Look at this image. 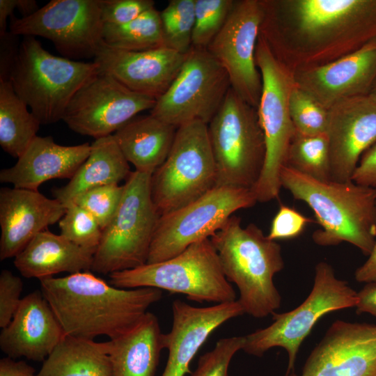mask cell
<instances>
[{
    "label": "cell",
    "mask_w": 376,
    "mask_h": 376,
    "mask_svg": "<svg viewBox=\"0 0 376 376\" xmlns=\"http://www.w3.org/2000/svg\"><path fill=\"white\" fill-rule=\"evenodd\" d=\"M259 34L292 72L376 41V0H260Z\"/></svg>",
    "instance_id": "obj_1"
},
{
    "label": "cell",
    "mask_w": 376,
    "mask_h": 376,
    "mask_svg": "<svg viewBox=\"0 0 376 376\" xmlns=\"http://www.w3.org/2000/svg\"><path fill=\"white\" fill-rule=\"evenodd\" d=\"M39 280L65 335L89 340L100 336L113 339L127 333L162 297L155 288H116L91 271Z\"/></svg>",
    "instance_id": "obj_2"
},
{
    "label": "cell",
    "mask_w": 376,
    "mask_h": 376,
    "mask_svg": "<svg viewBox=\"0 0 376 376\" xmlns=\"http://www.w3.org/2000/svg\"><path fill=\"white\" fill-rule=\"evenodd\" d=\"M281 187L294 198L306 203L313 211L321 229L313 235L320 246L343 242L368 256L376 240V189L358 185L321 181L284 166Z\"/></svg>",
    "instance_id": "obj_3"
},
{
    "label": "cell",
    "mask_w": 376,
    "mask_h": 376,
    "mask_svg": "<svg viewBox=\"0 0 376 376\" xmlns=\"http://www.w3.org/2000/svg\"><path fill=\"white\" fill-rule=\"evenodd\" d=\"M229 282L236 285L244 313L256 318L279 308L281 295L274 276L284 268L281 247L254 224L246 227L231 216L210 238Z\"/></svg>",
    "instance_id": "obj_4"
},
{
    "label": "cell",
    "mask_w": 376,
    "mask_h": 376,
    "mask_svg": "<svg viewBox=\"0 0 376 376\" xmlns=\"http://www.w3.org/2000/svg\"><path fill=\"white\" fill-rule=\"evenodd\" d=\"M99 72L94 61L53 55L35 37L24 36L8 80L41 125H47L63 120L75 93Z\"/></svg>",
    "instance_id": "obj_5"
},
{
    "label": "cell",
    "mask_w": 376,
    "mask_h": 376,
    "mask_svg": "<svg viewBox=\"0 0 376 376\" xmlns=\"http://www.w3.org/2000/svg\"><path fill=\"white\" fill-rule=\"evenodd\" d=\"M109 276V283L118 288H155L185 295L198 303L237 300L210 239L196 242L168 260L113 272Z\"/></svg>",
    "instance_id": "obj_6"
},
{
    "label": "cell",
    "mask_w": 376,
    "mask_h": 376,
    "mask_svg": "<svg viewBox=\"0 0 376 376\" xmlns=\"http://www.w3.org/2000/svg\"><path fill=\"white\" fill-rule=\"evenodd\" d=\"M207 130L216 165V187L252 189L266 154L257 109L230 88Z\"/></svg>",
    "instance_id": "obj_7"
},
{
    "label": "cell",
    "mask_w": 376,
    "mask_h": 376,
    "mask_svg": "<svg viewBox=\"0 0 376 376\" xmlns=\"http://www.w3.org/2000/svg\"><path fill=\"white\" fill-rule=\"evenodd\" d=\"M256 63L262 78L257 113L265 136L266 154L260 175L251 189L257 201L265 203L279 197L282 187L281 170L296 132L289 109L294 81L292 72L274 56L260 34Z\"/></svg>",
    "instance_id": "obj_8"
},
{
    "label": "cell",
    "mask_w": 376,
    "mask_h": 376,
    "mask_svg": "<svg viewBox=\"0 0 376 376\" xmlns=\"http://www.w3.org/2000/svg\"><path fill=\"white\" fill-rule=\"evenodd\" d=\"M151 175L132 171L118 207L102 230L91 271L102 274L134 269L147 263L160 217L151 197Z\"/></svg>",
    "instance_id": "obj_9"
},
{
    "label": "cell",
    "mask_w": 376,
    "mask_h": 376,
    "mask_svg": "<svg viewBox=\"0 0 376 376\" xmlns=\"http://www.w3.org/2000/svg\"><path fill=\"white\" fill-rule=\"evenodd\" d=\"M357 292L345 281L336 277L332 266L321 261L315 267L314 282L307 298L295 309L272 314L273 322L245 336L242 350L262 357L279 347L288 354L286 375L293 371L299 347L317 322L324 315L355 307Z\"/></svg>",
    "instance_id": "obj_10"
},
{
    "label": "cell",
    "mask_w": 376,
    "mask_h": 376,
    "mask_svg": "<svg viewBox=\"0 0 376 376\" xmlns=\"http://www.w3.org/2000/svg\"><path fill=\"white\" fill-rule=\"evenodd\" d=\"M216 183L207 124L196 120L180 126L167 158L151 175V197L157 212L161 216L185 206Z\"/></svg>",
    "instance_id": "obj_11"
},
{
    "label": "cell",
    "mask_w": 376,
    "mask_h": 376,
    "mask_svg": "<svg viewBox=\"0 0 376 376\" xmlns=\"http://www.w3.org/2000/svg\"><path fill=\"white\" fill-rule=\"evenodd\" d=\"M256 202L251 189L216 187L194 201L161 215L147 264L168 260L192 244L210 239L235 212Z\"/></svg>",
    "instance_id": "obj_12"
},
{
    "label": "cell",
    "mask_w": 376,
    "mask_h": 376,
    "mask_svg": "<svg viewBox=\"0 0 376 376\" xmlns=\"http://www.w3.org/2000/svg\"><path fill=\"white\" fill-rule=\"evenodd\" d=\"M230 88L226 70L207 49L191 47L178 75L157 100L150 114L177 128L196 120L208 124Z\"/></svg>",
    "instance_id": "obj_13"
},
{
    "label": "cell",
    "mask_w": 376,
    "mask_h": 376,
    "mask_svg": "<svg viewBox=\"0 0 376 376\" xmlns=\"http://www.w3.org/2000/svg\"><path fill=\"white\" fill-rule=\"evenodd\" d=\"M100 0H52L33 14L11 17L15 36L49 40L65 58L95 57L103 45Z\"/></svg>",
    "instance_id": "obj_14"
},
{
    "label": "cell",
    "mask_w": 376,
    "mask_h": 376,
    "mask_svg": "<svg viewBox=\"0 0 376 376\" xmlns=\"http://www.w3.org/2000/svg\"><path fill=\"white\" fill-rule=\"evenodd\" d=\"M156 101L100 72L75 93L63 120L73 132L96 139L114 134L134 116L151 110Z\"/></svg>",
    "instance_id": "obj_15"
},
{
    "label": "cell",
    "mask_w": 376,
    "mask_h": 376,
    "mask_svg": "<svg viewBox=\"0 0 376 376\" xmlns=\"http://www.w3.org/2000/svg\"><path fill=\"white\" fill-rule=\"evenodd\" d=\"M263 15L260 0L235 1L224 26L206 48L226 70L231 88L256 109L262 78L256 49Z\"/></svg>",
    "instance_id": "obj_16"
},
{
    "label": "cell",
    "mask_w": 376,
    "mask_h": 376,
    "mask_svg": "<svg viewBox=\"0 0 376 376\" xmlns=\"http://www.w3.org/2000/svg\"><path fill=\"white\" fill-rule=\"evenodd\" d=\"M301 376H376V324L334 322Z\"/></svg>",
    "instance_id": "obj_17"
},
{
    "label": "cell",
    "mask_w": 376,
    "mask_h": 376,
    "mask_svg": "<svg viewBox=\"0 0 376 376\" xmlns=\"http://www.w3.org/2000/svg\"><path fill=\"white\" fill-rule=\"evenodd\" d=\"M327 136L331 181H351L362 155L376 143V102L363 95L330 107Z\"/></svg>",
    "instance_id": "obj_18"
},
{
    "label": "cell",
    "mask_w": 376,
    "mask_h": 376,
    "mask_svg": "<svg viewBox=\"0 0 376 376\" xmlns=\"http://www.w3.org/2000/svg\"><path fill=\"white\" fill-rule=\"evenodd\" d=\"M295 84L326 109L368 95L376 81V41L322 65L292 72Z\"/></svg>",
    "instance_id": "obj_19"
},
{
    "label": "cell",
    "mask_w": 376,
    "mask_h": 376,
    "mask_svg": "<svg viewBox=\"0 0 376 376\" xmlns=\"http://www.w3.org/2000/svg\"><path fill=\"white\" fill-rule=\"evenodd\" d=\"M186 56L168 47L130 52L103 43L93 61L98 65L100 72L110 75L130 90L157 100L178 75Z\"/></svg>",
    "instance_id": "obj_20"
},
{
    "label": "cell",
    "mask_w": 376,
    "mask_h": 376,
    "mask_svg": "<svg viewBox=\"0 0 376 376\" xmlns=\"http://www.w3.org/2000/svg\"><path fill=\"white\" fill-rule=\"evenodd\" d=\"M173 324L164 334L169 355L162 376H185L198 350L212 333L228 320L242 315L244 310L238 300L196 307L180 299L172 304Z\"/></svg>",
    "instance_id": "obj_21"
},
{
    "label": "cell",
    "mask_w": 376,
    "mask_h": 376,
    "mask_svg": "<svg viewBox=\"0 0 376 376\" xmlns=\"http://www.w3.org/2000/svg\"><path fill=\"white\" fill-rule=\"evenodd\" d=\"M65 207L38 190H0V260L15 257L39 233L63 217Z\"/></svg>",
    "instance_id": "obj_22"
},
{
    "label": "cell",
    "mask_w": 376,
    "mask_h": 376,
    "mask_svg": "<svg viewBox=\"0 0 376 376\" xmlns=\"http://www.w3.org/2000/svg\"><path fill=\"white\" fill-rule=\"evenodd\" d=\"M65 334L40 290L22 299L10 322L0 334V348L12 359L44 361Z\"/></svg>",
    "instance_id": "obj_23"
},
{
    "label": "cell",
    "mask_w": 376,
    "mask_h": 376,
    "mask_svg": "<svg viewBox=\"0 0 376 376\" xmlns=\"http://www.w3.org/2000/svg\"><path fill=\"white\" fill-rule=\"evenodd\" d=\"M91 144H57L50 136H37L15 164L0 171V181L15 188L38 190L52 179H71L88 158Z\"/></svg>",
    "instance_id": "obj_24"
},
{
    "label": "cell",
    "mask_w": 376,
    "mask_h": 376,
    "mask_svg": "<svg viewBox=\"0 0 376 376\" xmlns=\"http://www.w3.org/2000/svg\"><path fill=\"white\" fill-rule=\"evenodd\" d=\"M95 251L46 229L26 244L13 263L23 276L41 279L61 272L91 271Z\"/></svg>",
    "instance_id": "obj_25"
},
{
    "label": "cell",
    "mask_w": 376,
    "mask_h": 376,
    "mask_svg": "<svg viewBox=\"0 0 376 376\" xmlns=\"http://www.w3.org/2000/svg\"><path fill=\"white\" fill-rule=\"evenodd\" d=\"M177 127L151 115H137L113 134L135 171L152 175L167 158Z\"/></svg>",
    "instance_id": "obj_26"
},
{
    "label": "cell",
    "mask_w": 376,
    "mask_h": 376,
    "mask_svg": "<svg viewBox=\"0 0 376 376\" xmlns=\"http://www.w3.org/2000/svg\"><path fill=\"white\" fill-rule=\"evenodd\" d=\"M164 334L156 315L148 312L132 329L106 342L113 376H155Z\"/></svg>",
    "instance_id": "obj_27"
},
{
    "label": "cell",
    "mask_w": 376,
    "mask_h": 376,
    "mask_svg": "<svg viewBox=\"0 0 376 376\" xmlns=\"http://www.w3.org/2000/svg\"><path fill=\"white\" fill-rule=\"evenodd\" d=\"M130 171L113 134L96 139L90 154L70 182L53 190L54 198L64 206L82 193L103 185L118 184Z\"/></svg>",
    "instance_id": "obj_28"
},
{
    "label": "cell",
    "mask_w": 376,
    "mask_h": 376,
    "mask_svg": "<svg viewBox=\"0 0 376 376\" xmlns=\"http://www.w3.org/2000/svg\"><path fill=\"white\" fill-rule=\"evenodd\" d=\"M37 376H113L107 343L65 336Z\"/></svg>",
    "instance_id": "obj_29"
},
{
    "label": "cell",
    "mask_w": 376,
    "mask_h": 376,
    "mask_svg": "<svg viewBox=\"0 0 376 376\" xmlns=\"http://www.w3.org/2000/svg\"><path fill=\"white\" fill-rule=\"evenodd\" d=\"M41 123L15 92L9 80H0V145L17 159L25 152Z\"/></svg>",
    "instance_id": "obj_30"
},
{
    "label": "cell",
    "mask_w": 376,
    "mask_h": 376,
    "mask_svg": "<svg viewBox=\"0 0 376 376\" xmlns=\"http://www.w3.org/2000/svg\"><path fill=\"white\" fill-rule=\"evenodd\" d=\"M103 42L117 49L141 52L166 47L160 13L154 7L123 24H104Z\"/></svg>",
    "instance_id": "obj_31"
},
{
    "label": "cell",
    "mask_w": 376,
    "mask_h": 376,
    "mask_svg": "<svg viewBox=\"0 0 376 376\" xmlns=\"http://www.w3.org/2000/svg\"><path fill=\"white\" fill-rule=\"evenodd\" d=\"M285 166L318 180H331L327 134L307 136L296 132L288 148Z\"/></svg>",
    "instance_id": "obj_32"
},
{
    "label": "cell",
    "mask_w": 376,
    "mask_h": 376,
    "mask_svg": "<svg viewBox=\"0 0 376 376\" xmlns=\"http://www.w3.org/2000/svg\"><path fill=\"white\" fill-rule=\"evenodd\" d=\"M166 47L186 54L191 48L195 0H171L160 12Z\"/></svg>",
    "instance_id": "obj_33"
},
{
    "label": "cell",
    "mask_w": 376,
    "mask_h": 376,
    "mask_svg": "<svg viewBox=\"0 0 376 376\" xmlns=\"http://www.w3.org/2000/svg\"><path fill=\"white\" fill-rule=\"evenodd\" d=\"M235 0H195L191 47L207 48L226 23Z\"/></svg>",
    "instance_id": "obj_34"
},
{
    "label": "cell",
    "mask_w": 376,
    "mask_h": 376,
    "mask_svg": "<svg viewBox=\"0 0 376 376\" xmlns=\"http://www.w3.org/2000/svg\"><path fill=\"white\" fill-rule=\"evenodd\" d=\"M289 109L297 132L307 136L327 134L328 110L295 83L290 95Z\"/></svg>",
    "instance_id": "obj_35"
},
{
    "label": "cell",
    "mask_w": 376,
    "mask_h": 376,
    "mask_svg": "<svg viewBox=\"0 0 376 376\" xmlns=\"http://www.w3.org/2000/svg\"><path fill=\"white\" fill-rule=\"evenodd\" d=\"M58 221L61 235L73 243L89 249H97L102 229L95 219L75 202L68 203Z\"/></svg>",
    "instance_id": "obj_36"
},
{
    "label": "cell",
    "mask_w": 376,
    "mask_h": 376,
    "mask_svg": "<svg viewBox=\"0 0 376 376\" xmlns=\"http://www.w3.org/2000/svg\"><path fill=\"white\" fill-rule=\"evenodd\" d=\"M123 191V185H107L89 189L72 201L89 212L103 230L116 213Z\"/></svg>",
    "instance_id": "obj_37"
},
{
    "label": "cell",
    "mask_w": 376,
    "mask_h": 376,
    "mask_svg": "<svg viewBox=\"0 0 376 376\" xmlns=\"http://www.w3.org/2000/svg\"><path fill=\"white\" fill-rule=\"evenodd\" d=\"M244 342V336L219 339L212 350L201 356L191 376H229L230 361L235 353L242 349Z\"/></svg>",
    "instance_id": "obj_38"
},
{
    "label": "cell",
    "mask_w": 376,
    "mask_h": 376,
    "mask_svg": "<svg viewBox=\"0 0 376 376\" xmlns=\"http://www.w3.org/2000/svg\"><path fill=\"white\" fill-rule=\"evenodd\" d=\"M104 24H123L155 7L152 0H100Z\"/></svg>",
    "instance_id": "obj_39"
},
{
    "label": "cell",
    "mask_w": 376,
    "mask_h": 376,
    "mask_svg": "<svg viewBox=\"0 0 376 376\" xmlns=\"http://www.w3.org/2000/svg\"><path fill=\"white\" fill-rule=\"evenodd\" d=\"M312 221L297 210L281 205L272 219L267 237L274 241L295 238L299 236L307 224Z\"/></svg>",
    "instance_id": "obj_40"
},
{
    "label": "cell",
    "mask_w": 376,
    "mask_h": 376,
    "mask_svg": "<svg viewBox=\"0 0 376 376\" xmlns=\"http://www.w3.org/2000/svg\"><path fill=\"white\" fill-rule=\"evenodd\" d=\"M23 283L19 276L3 269L0 274V327H6L18 309Z\"/></svg>",
    "instance_id": "obj_41"
},
{
    "label": "cell",
    "mask_w": 376,
    "mask_h": 376,
    "mask_svg": "<svg viewBox=\"0 0 376 376\" xmlns=\"http://www.w3.org/2000/svg\"><path fill=\"white\" fill-rule=\"evenodd\" d=\"M352 180L376 189V143L362 155Z\"/></svg>",
    "instance_id": "obj_42"
},
{
    "label": "cell",
    "mask_w": 376,
    "mask_h": 376,
    "mask_svg": "<svg viewBox=\"0 0 376 376\" xmlns=\"http://www.w3.org/2000/svg\"><path fill=\"white\" fill-rule=\"evenodd\" d=\"M1 38L0 80H8L9 75L17 58L19 45L17 44V36L10 31Z\"/></svg>",
    "instance_id": "obj_43"
},
{
    "label": "cell",
    "mask_w": 376,
    "mask_h": 376,
    "mask_svg": "<svg viewBox=\"0 0 376 376\" xmlns=\"http://www.w3.org/2000/svg\"><path fill=\"white\" fill-rule=\"evenodd\" d=\"M357 313H368L376 318V282L366 283L357 292Z\"/></svg>",
    "instance_id": "obj_44"
},
{
    "label": "cell",
    "mask_w": 376,
    "mask_h": 376,
    "mask_svg": "<svg viewBox=\"0 0 376 376\" xmlns=\"http://www.w3.org/2000/svg\"><path fill=\"white\" fill-rule=\"evenodd\" d=\"M0 376H37V374L24 361H15L6 357L0 360Z\"/></svg>",
    "instance_id": "obj_45"
},
{
    "label": "cell",
    "mask_w": 376,
    "mask_h": 376,
    "mask_svg": "<svg viewBox=\"0 0 376 376\" xmlns=\"http://www.w3.org/2000/svg\"><path fill=\"white\" fill-rule=\"evenodd\" d=\"M354 278L361 283L376 282V240L368 259L356 269Z\"/></svg>",
    "instance_id": "obj_46"
},
{
    "label": "cell",
    "mask_w": 376,
    "mask_h": 376,
    "mask_svg": "<svg viewBox=\"0 0 376 376\" xmlns=\"http://www.w3.org/2000/svg\"><path fill=\"white\" fill-rule=\"evenodd\" d=\"M15 8H17V0H0V36L7 33L8 17H12Z\"/></svg>",
    "instance_id": "obj_47"
},
{
    "label": "cell",
    "mask_w": 376,
    "mask_h": 376,
    "mask_svg": "<svg viewBox=\"0 0 376 376\" xmlns=\"http://www.w3.org/2000/svg\"><path fill=\"white\" fill-rule=\"evenodd\" d=\"M17 8L22 14V17L29 16L40 8L34 0H17Z\"/></svg>",
    "instance_id": "obj_48"
},
{
    "label": "cell",
    "mask_w": 376,
    "mask_h": 376,
    "mask_svg": "<svg viewBox=\"0 0 376 376\" xmlns=\"http://www.w3.org/2000/svg\"><path fill=\"white\" fill-rule=\"evenodd\" d=\"M368 95L376 102V81Z\"/></svg>",
    "instance_id": "obj_49"
},
{
    "label": "cell",
    "mask_w": 376,
    "mask_h": 376,
    "mask_svg": "<svg viewBox=\"0 0 376 376\" xmlns=\"http://www.w3.org/2000/svg\"><path fill=\"white\" fill-rule=\"evenodd\" d=\"M285 376H296V375L293 373L289 374V375H286Z\"/></svg>",
    "instance_id": "obj_50"
}]
</instances>
